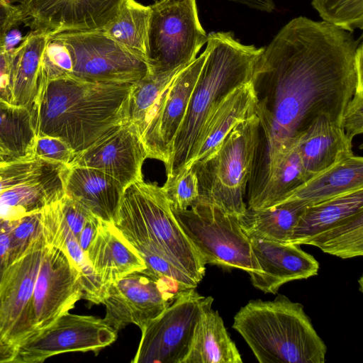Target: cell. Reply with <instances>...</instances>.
I'll list each match as a JSON object with an SVG mask.
<instances>
[{
	"label": "cell",
	"instance_id": "6da1fadb",
	"mask_svg": "<svg viewBox=\"0 0 363 363\" xmlns=\"http://www.w3.org/2000/svg\"><path fill=\"white\" fill-rule=\"evenodd\" d=\"M362 43L329 23L298 16L264 48L251 82L259 137L249 188L255 193L299 135L320 116L342 127L363 82Z\"/></svg>",
	"mask_w": 363,
	"mask_h": 363
},
{
	"label": "cell",
	"instance_id": "7a4b0ae2",
	"mask_svg": "<svg viewBox=\"0 0 363 363\" xmlns=\"http://www.w3.org/2000/svg\"><path fill=\"white\" fill-rule=\"evenodd\" d=\"M131 84L92 83L63 77L39 82L32 111L36 137L62 139L76 155L127 121Z\"/></svg>",
	"mask_w": 363,
	"mask_h": 363
},
{
	"label": "cell",
	"instance_id": "3957f363",
	"mask_svg": "<svg viewBox=\"0 0 363 363\" xmlns=\"http://www.w3.org/2000/svg\"><path fill=\"white\" fill-rule=\"evenodd\" d=\"M206 43L207 57L165 165L167 179L190 168L210 118L231 91L251 81L264 49L242 44L232 32L211 33Z\"/></svg>",
	"mask_w": 363,
	"mask_h": 363
},
{
	"label": "cell",
	"instance_id": "277c9868",
	"mask_svg": "<svg viewBox=\"0 0 363 363\" xmlns=\"http://www.w3.org/2000/svg\"><path fill=\"white\" fill-rule=\"evenodd\" d=\"M143 262L163 258L197 284L206 263L175 219L161 186L143 179L128 186L113 220Z\"/></svg>",
	"mask_w": 363,
	"mask_h": 363
},
{
	"label": "cell",
	"instance_id": "5b68a950",
	"mask_svg": "<svg viewBox=\"0 0 363 363\" xmlns=\"http://www.w3.org/2000/svg\"><path fill=\"white\" fill-rule=\"evenodd\" d=\"M233 328L259 363H323L326 345L300 303L278 294L251 300L235 315Z\"/></svg>",
	"mask_w": 363,
	"mask_h": 363
},
{
	"label": "cell",
	"instance_id": "8992f818",
	"mask_svg": "<svg viewBox=\"0 0 363 363\" xmlns=\"http://www.w3.org/2000/svg\"><path fill=\"white\" fill-rule=\"evenodd\" d=\"M259 137V121L253 114L237 124L217 150L193 164L199 188L196 201L213 205L240 216L246 210V187L254 166Z\"/></svg>",
	"mask_w": 363,
	"mask_h": 363
},
{
	"label": "cell",
	"instance_id": "52a82bcc",
	"mask_svg": "<svg viewBox=\"0 0 363 363\" xmlns=\"http://www.w3.org/2000/svg\"><path fill=\"white\" fill-rule=\"evenodd\" d=\"M150 6L148 74H161L187 66L208 40L196 0H157Z\"/></svg>",
	"mask_w": 363,
	"mask_h": 363
},
{
	"label": "cell",
	"instance_id": "ba28073f",
	"mask_svg": "<svg viewBox=\"0 0 363 363\" xmlns=\"http://www.w3.org/2000/svg\"><path fill=\"white\" fill-rule=\"evenodd\" d=\"M171 209L206 264L240 269L248 274L259 271L238 216L200 201L185 210Z\"/></svg>",
	"mask_w": 363,
	"mask_h": 363
},
{
	"label": "cell",
	"instance_id": "9c48e42d",
	"mask_svg": "<svg viewBox=\"0 0 363 363\" xmlns=\"http://www.w3.org/2000/svg\"><path fill=\"white\" fill-rule=\"evenodd\" d=\"M46 247L43 228L4 274L0 284V362H11L18 348L35 336L33 294Z\"/></svg>",
	"mask_w": 363,
	"mask_h": 363
},
{
	"label": "cell",
	"instance_id": "30bf717a",
	"mask_svg": "<svg viewBox=\"0 0 363 363\" xmlns=\"http://www.w3.org/2000/svg\"><path fill=\"white\" fill-rule=\"evenodd\" d=\"M52 35L68 50L72 63L69 77L107 84H134L148 73L147 64L104 30Z\"/></svg>",
	"mask_w": 363,
	"mask_h": 363
},
{
	"label": "cell",
	"instance_id": "8fae6325",
	"mask_svg": "<svg viewBox=\"0 0 363 363\" xmlns=\"http://www.w3.org/2000/svg\"><path fill=\"white\" fill-rule=\"evenodd\" d=\"M43 230L47 247L33 294L35 335L84 298L79 271L61 242L57 223L43 225Z\"/></svg>",
	"mask_w": 363,
	"mask_h": 363
},
{
	"label": "cell",
	"instance_id": "7c38bea8",
	"mask_svg": "<svg viewBox=\"0 0 363 363\" xmlns=\"http://www.w3.org/2000/svg\"><path fill=\"white\" fill-rule=\"evenodd\" d=\"M189 289L172 279L143 272L128 274L107 287L102 303L106 306L104 320L117 332L130 323L143 330Z\"/></svg>",
	"mask_w": 363,
	"mask_h": 363
},
{
	"label": "cell",
	"instance_id": "4fadbf2b",
	"mask_svg": "<svg viewBox=\"0 0 363 363\" xmlns=\"http://www.w3.org/2000/svg\"><path fill=\"white\" fill-rule=\"evenodd\" d=\"M210 296L195 288L179 295L143 330L133 363H182L199 315Z\"/></svg>",
	"mask_w": 363,
	"mask_h": 363
},
{
	"label": "cell",
	"instance_id": "5bb4252c",
	"mask_svg": "<svg viewBox=\"0 0 363 363\" xmlns=\"http://www.w3.org/2000/svg\"><path fill=\"white\" fill-rule=\"evenodd\" d=\"M117 339V331L104 319L66 313L21 346L11 362H43L54 355L92 351L97 354Z\"/></svg>",
	"mask_w": 363,
	"mask_h": 363
},
{
	"label": "cell",
	"instance_id": "9a60e30c",
	"mask_svg": "<svg viewBox=\"0 0 363 363\" xmlns=\"http://www.w3.org/2000/svg\"><path fill=\"white\" fill-rule=\"evenodd\" d=\"M127 0H28L18 7L21 23L47 34L104 30Z\"/></svg>",
	"mask_w": 363,
	"mask_h": 363
},
{
	"label": "cell",
	"instance_id": "2e32d148",
	"mask_svg": "<svg viewBox=\"0 0 363 363\" xmlns=\"http://www.w3.org/2000/svg\"><path fill=\"white\" fill-rule=\"evenodd\" d=\"M208 50L182 69L162 94L142 141L147 158L167 164Z\"/></svg>",
	"mask_w": 363,
	"mask_h": 363
},
{
	"label": "cell",
	"instance_id": "e0dca14e",
	"mask_svg": "<svg viewBox=\"0 0 363 363\" xmlns=\"http://www.w3.org/2000/svg\"><path fill=\"white\" fill-rule=\"evenodd\" d=\"M147 158L140 136L128 122L108 131L83 152L76 155L69 166L101 171L125 188L143 180L142 167Z\"/></svg>",
	"mask_w": 363,
	"mask_h": 363
},
{
	"label": "cell",
	"instance_id": "ac0fdd59",
	"mask_svg": "<svg viewBox=\"0 0 363 363\" xmlns=\"http://www.w3.org/2000/svg\"><path fill=\"white\" fill-rule=\"evenodd\" d=\"M259 271L249 273L252 285L264 293L276 294L287 282L318 274V262L299 245L250 239Z\"/></svg>",
	"mask_w": 363,
	"mask_h": 363
},
{
	"label": "cell",
	"instance_id": "d6986e66",
	"mask_svg": "<svg viewBox=\"0 0 363 363\" xmlns=\"http://www.w3.org/2000/svg\"><path fill=\"white\" fill-rule=\"evenodd\" d=\"M86 254L106 289L119 279L146 269L138 252L113 222L100 220L97 233Z\"/></svg>",
	"mask_w": 363,
	"mask_h": 363
},
{
	"label": "cell",
	"instance_id": "ffe728a7",
	"mask_svg": "<svg viewBox=\"0 0 363 363\" xmlns=\"http://www.w3.org/2000/svg\"><path fill=\"white\" fill-rule=\"evenodd\" d=\"M294 147L308 179L354 155L342 128L320 116L299 135Z\"/></svg>",
	"mask_w": 363,
	"mask_h": 363
},
{
	"label": "cell",
	"instance_id": "44dd1931",
	"mask_svg": "<svg viewBox=\"0 0 363 363\" xmlns=\"http://www.w3.org/2000/svg\"><path fill=\"white\" fill-rule=\"evenodd\" d=\"M125 187L95 169L69 166L65 176V195L99 219L113 222Z\"/></svg>",
	"mask_w": 363,
	"mask_h": 363
},
{
	"label": "cell",
	"instance_id": "7402d4cb",
	"mask_svg": "<svg viewBox=\"0 0 363 363\" xmlns=\"http://www.w3.org/2000/svg\"><path fill=\"white\" fill-rule=\"evenodd\" d=\"M67 165L59 164L28 182L0 191V216L13 220L43 211L65 194Z\"/></svg>",
	"mask_w": 363,
	"mask_h": 363
},
{
	"label": "cell",
	"instance_id": "603a6c76",
	"mask_svg": "<svg viewBox=\"0 0 363 363\" xmlns=\"http://www.w3.org/2000/svg\"><path fill=\"white\" fill-rule=\"evenodd\" d=\"M360 189L363 158L353 155L313 176L274 206L296 201L309 206Z\"/></svg>",
	"mask_w": 363,
	"mask_h": 363
},
{
	"label": "cell",
	"instance_id": "cb8c5ba5",
	"mask_svg": "<svg viewBox=\"0 0 363 363\" xmlns=\"http://www.w3.org/2000/svg\"><path fill=\"white\" fill-rule=\"evenodd\" d=\"M48 34L30 30L15 48L9 73V103L31 112L38 95L42 55Z\"/></svg>",
	"mask_w": 363,
	"mask_h": 363
},
{
	"label": "cell",
	"instance_id": "d4e9b609",
	"mask_svg": "<svg viewBox=\"0 0 363 363\" xmlns=\"http://www.w3.org/2000/svg\"><path fill=\"white\" fill-rule=\"evenodd\" d=\"M213 301L210 296L202 308L182 363H242L222 318L212 309Z\"/></svg>",
	"mask_w": 363,
	"mask_h": 363
},
{
	"label": "cell",
	"instance_id": "484cf974",
	"mask_svg": "<svg viewBox=\"0 0 363 363\" xmlns=\"http://www.w3.org/2000/svg\"><path fill=\"white\" fill-rule=\"evenodd\" d=\"M255 94L251 81L231 91L219 104L208 121L191 166L212 155L237 124L255 114Z\"/></svg>",
	"mask_w": 363,
	"mask_h": 363
},
{
	"label": "cell",
	"instance_id": "4316f807",
	"mask_svg": "<svg viewBox=\"0 0 363 363\" xmlns=\"http://www.w3.org/2000/svg\"><path fill=\"white\" fill-rule=\"evenodd\" d=\"M306 207L296 201L259 209L247 207L239 223L249 239L288 243Z\"/></svg>",
	"mask_w": 363,
	"mask_h": 363
},
{
	"label": "cell",
	"instance_id": "83f0119b",
	"mask_svg": "<svg viewBox=\"0 0 363 363\" xmlns=\"http://www.w3.org/2000/svg\"><path fill=\"white\" fill-rule=\"evenodd\" d=\"M361 211L363 189L307 206L294 228L290 242L304 245L338 221Z\"/></svg>",
	"mask_w": 363,
	"mask_h": 363
},
{
	"label": "cell",
	"instance_id": "f1b7e54d",
	"mask_svg": "<svg viewBox=\"0 0 363 363\" xmlns=\"http://www.w3.org/2000/svg\"><path fill=\"white\" fill-rule=\"evenodd\" d=\"M308 179L294 147L278 162L257 191L247 199V208L272 207Z\"/></svg>",
	"mask_w": 363,
	"mask_h": 363
},
{
	"label": "cell",
	"instance_id": "f546056e",
	"mask_svg": "<svg viewBox=\"0 0 363 363\" xmlns=\"http://www.w3.org/2000/svg\"><path fill=\"white\" fill-rule=\"evenodd\" d=\"M36 137L32 112L12 105L0 96V146L10 158L32 155Z\"/></svg>",
	"mask_w": 363,
	"mask_h": 363
},
{
	"label": "cell",
	"instance_id": "4dcf8cb0",
	"mask_svg": "<svg viewBox=\"0 0 363 363\" xmlns=\"http://www.w3.org/2000/svg\"><path fill=\"white\" fill-rule=\"evenodd\" d=\"M150 6L127 0L116 18L104 31L146 62Z\"/></svg>",
	"mask_w": 363,
	"mask_h": 363
},
{
	"label": "cell",
	"instance_id": "1f68e13d",
	"mask_svg": "<svg viewBox=\"0 0 363 363\" xmlns=\"http://www.w3.org/2000/svg\"><path fill=\"white\" fill-rule=\"evenodd\" d=\"M184 67L161 74H147L132 84L127 103V122L135 127L141 140L162 94Z\"/></svg>",
	"mask_w": 363,
	"mask_h": 363
},
{
	"label": "cell",
	"instance_id": "d6a6232c",
	"mask_svg": "<svg viewBox=\"0 0 363 363\" xmlns=\"http://www.w3.org/2000/svg\"><path fill=\"white\" fill-rule=\"evenodd\" d=\"M323 252L348 259L363 255V211L338 221L306 242Z\"/></svg>",
	"mask_w": 363,
	"mask_h": 363
},
{
	"label": "cell",
	"instance_id": "836d02e7",
	"mask_svg": "<svg viewBox=\"0 0 363 363\" xmlns=\"http://www.w3.org/2000/svg\"><path fill=\"white\" fill-rule=\"evenodd\" d=\"M323 21L350 33L363 28V0H312Z\"/></svg>",
	"mask_w": 363,
	"mask_h": 363
},
{
	"label": "cell",
	"instance_id": "e575fe53",
	"mask_svg": "<svg viewBox=\"0 0 363 363\" xmlns=\"http://www.w3.org/2000/svg\"><path fill=\"white\" fill-rule=\"evenodd\" d=\"M59 164L33 155L0 161V191L36 178Z\"/></svg>",
	"mask_w": 363,
	"mask_h": 363
},
{
	"label": "cell",
	"instance_id": "d590c367",
	"mask_svg": "<svg viewBox=\"0 0 363 363\" xmlns=\"http://www.w3.org/2000/svg\"><path fill=\"white\" fill-rule=\"evenodd\" d=\"M43 211L10 220L9 265L18 259L42 233Z\"/></svg>",
	"mask_w": 363,
	"mask_h": 363
},
{
	"label": "cell",
	"instance_id": "8d00e7d4",
	"mask_svg": "<svg viewBox=\"0 0 363 363\" xmlns=\"http://www.w3.org/2000/svg\"><path fill=\"white\" fill-rule=\"evenodd\" d=\"M162 189L173 209H187L199 197L197 177L191 167L183 169L172 178L167 179Z\"/></svg>",
	"mask_w": 363,
	"mask_h": 363
},
{
	"label": "cell",
	"instance_id": "74e56055",
	"mask_svg": "<svg viewBox=\"0 0 363 363\" xmlns=\"http://www.w3.org/2000/svg\"><path fill=\"white\" fill-rule=\"evenodd\" d=\"M72 68V60L67 48L60 40L48 34L41 59L40 80L68 77Z\"/></svg>",
	"mask_w": 363,
	"mask_h": 363
},
{
	"label": "cell",
	"instance_id": "f35d334b",
	"mask_svg": "<svg viewBox=\"0 0 363 363\" xmlns=\"http://www.w3.org/2000/svg\"><path fill=\"white\" fill-rule=\"evenodd\" d=\"M32 155L38 158L69 166L76 154L69 145L60 138L52 136L35 137Z\"/></svg>",
	"mask_w": 363,
	"mask_h": 363
},
{
	"label": "cell",
	"instance_id": "ab89813d",
	"mask_svg": "<svg viewBox=\"0 0 363 363\" xmlns=\"http://www.w3.org/2000/svg\"><path fill=\"white\" fill-rule=\"evenodd\" d=\"M18 29L0 35V96L9 103V73L13 52L23 40ZM10 104V103H9Z\"/></svg>",
	"mask_w": 363,
	"mask_h": 363
},
{
	"label": "cell",
	"instance_id": "60d3db41",
	"mask_svg": "<svg viewBox=\"0 0 363 363\" xmlns=\"http://www.w3.org/2000/svg\"><path fill=\"white\" fill-rule=\"evenodd\" d=\"M342 127L347 138L352 142L356 135L363 133V82L357 83L354 94L345 108Z\"/></svg>",
	"mask_w": 363,
	"mask_h": 363
},
{
	"label": "cell",
	"instance_id": "b9f144b4",
	"mask_svg": "<svg viewBox=\"0 0 363 363\" xmlns=\"http://www.w3.org/2000/svg\"><path fill=\"white\" fill-rule=\"evenodd\" d=\"M60 204L65 222L70 231L78 238L91 213L65 194L60 199Z\"/></svg>",
	"mask_w": 363,
	"mask_h": 363
},
{
	"label": "cell",
	"instance_id": "7bdbcfd3",
	"mask_svg": "<svg viewBox=\"0 0 363 363\" xmlns=\"http://www.w3.org/2000/svg\"><path fill=\"white\" fill-rule=\"evenodd\" d=\"M21 23V11L18 6L0 0V35L5 33Z\"/></svg>",
	"mask_w": 363,
	"mask_h": 363
},
{
	"label": "cell",
	"instance_id": "ee69618b",
	"mask_svg": "<svg viewBox=\"0 0 363 363\" xmlns=\"http://www.w3.org/2000/svg\"><path fill=\"white\" fill-rule=\"evenodd\" d=\"M10 220L0 216V284L9 263Z\"/></svg>",
	"mask_w": 363,
	"mask_h": 363
},
{
	"label": "cell",
	"instance_id": "f6af8a7d",
	"mask_svg": "<svg viewBox=\"0 0 363 363\" xmlns=\"http://www.w3.org/2000/svg\"><path fill=\"white\" fill-rule=\"evenodd\" d=\"M100 220L98 217L91 213L78 235V242L85 252L97 233Z\"/></svg>",
	"mask_w": 363,
	"mask_h": 363
},
{
	"label": "cell",
	"instance_id": "bcb514c9",
	"mask_svg": "<svg viewBox=\"0 0 363 363\" xmlns=\"http://www.w3.org/2000/svg\"><path fill=\"white\" fill-rule=\"evenodd\" d=\"M264 12H272L275 8L273 0H229Z\"/></svg>",
	"mask_w": 363,
	"mask_h": 363
},
{
	"label": "cell",
	"instance_id": "7dc6e473",
	"mask_svg": "<svg viewBox=\"0 0 363 363\" xmlns=\"http://www.w3.org/2000/svg\"><path fill=\"white\" fill-rule=\"evenodd\" d=\"M6 3L20 7L24 5L28 0H4Z\"/></svg>",
	"mask_w": 363,
	"mask_h": 363
},
{
	"label": "cell",
	"instance_id": "c3c4849f",
	"mask_svg": "<svg viewBox=\"0 0 363 363\" xmlns=\"http://www.w3.org/2000/svg\"><path fill=\"white\" fill-rule=\"evenodd\" d=\"M11 159L6 151L0 146V161Z\"/></svg>",
	"mask_w": 363,
	"mask_h": 363
}]
</instances>
